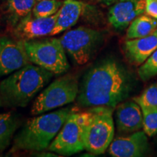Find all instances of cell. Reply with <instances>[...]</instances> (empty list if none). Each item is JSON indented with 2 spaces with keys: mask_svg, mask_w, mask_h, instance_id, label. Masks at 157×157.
<instances>
[{
  "mask_svg": "<svg viewBox=\"0 0 157 157\" xmlns=\"http://www.w3.org/2000/svg\"><path fill=\"white\" fill-rule=\"evenodd\" d=\"M156 29L157 19L148 15H140L129 24L127 31V38H142L152 34Z\"/></svg>",
  "mask_w": 157,
  "mask_h": 157,
  "instance_id": "obj_17",
  "label": "cell"
},
{
  "mask_svg": "<svg viewBox=\"0 0 157 157\" xmlns=\"http://www.w3.org/2000/svg\"><path fill=\"white\" fill-rule=\"evenodd\" d=\"M146 1V15L157 19V0H145Z\"/></svg>",
  "mask_w": 157,
  "mask_h": 157,
  "instance_id": "obj_23",
  "label": "cell"
},
{
  "mask_svg": "<svg viewBox=\"0 0 157 157\" xmlns=\"http://www.w3.org/2000/svg\"><path fill=\"white\" fill-rule=\"evenodd\" d=\"M137 73L144 82L148 81L150 78L157 75V49L140 66Z\"/></svg>",
  "mask_w": 157,
  "mask_h": 157,
  "instance_id": "obj_21",
  "label": "cell"
},
{
  "mask_svg": "<svg viewBox=\"0 0 157 157\" xmlns=\"http://www.w3.org/2000/svg\"><path fill=\"white\" fill-rule=\"evenodd\" d=\"M71 112L69 109H62L30 119L15 136L11 151L48 148Z\"/></svg>",
  "mask_w": 157,
  "mask_h": 157,
  "instance_id": "obj_3",
  "label": "cell"
},
{
  "mask_svg": "<svg viewBox=\"0 0 157 157\" xmlns=\"http://www.w3.org/2000/svg\"><path fill=\"white\" fill-rule=\"evenodd\" d=\"M84 112L72 111L48 149L62 156H71L85 150L83 140Z\"/></svg>",
  "mask_w": 157,
  "mask_h": 157,
  "instance_id": "obj_8",
  "label": "cell"
},
{
  "mask_svg": "<svg viewBox=\"0 0 157 157\" xmlns=\"http://www.w3.org/2000/svg\"><path fill=\"white\" fill-rule=\"evenodd\" d=\"M157 49V29L142 38L127 39L123 50L127 60L135 66H141Z\"/></svg>",
  "mask_w": 157,
  "mask_h": 157,
  "instance_id": "obj_14",
  "label": "cell"
},
{
  "mask_svg": "<svg viewBox=\"0 0 157 157\" xmlns=\"http://www.w3.org/2000/svg\"><path fill=\"white\" fill-rule=\"evenodd\" d=\"M145 11V0H118L109 10V22L114 29L122 30Z\"/></svg>",
  "mask_w": 157,
  "mask_h": 157,
  "instance_id": "obj_12",
  "label": "cell"
},
{
  "mask_svg": "<svg viewBox=\"0 0 157 157\" xmlns=\"http://www.w3.org/2000/svg\"><path fill=\"white\" fill-rule=\"evenodd\" d=\"M142 111L157 109V82L146 88L140 95L133 98Z\"/></svg>",
  "mask_w": 157,
  "mask_h": 157,
  "instance_id": "obj_20",
  "label": "cell"
},
{
  "mask_svg": "<svg viewBox=\"0 0 157 157\" xmlns=\"http://www.w3.org/2000/svg\"><path fill=\"white\" fill-rule=\"evenodd\" d=\"M0 17H1V13H0Z\"/></svg>",
  "mask_w": 157,
  "mask_h": 157,
  "instance_id": "obj_26",
  "label": "cell"
},
{
  "mask_svg": "<svg viewBox=\"0 0 157 157\" xmlns=\"http://www.w3.org/2000/svg\"><path fill=\"white\" fill-rule=\"evenodd\" d=\"M148 149V135L144 131H137L124 137L113 138L108 148L113 157H139Z\"/></svg>",
  "mask_w": 157,
  "mask_h": 157,
  "instance_id": "obj_11",
  "label": "cell"
},
{
  "mask_svg": "<svg viewBox=\"0 0 157 157\" xmlns=\"http://www.w3.org/2000/svg\"><path fill=\"white\" fill-rule=\"evenodd\" d=\"M54 74L40 66L27 64L0 82L2 105L25 107L49 83Z\"/></svg>",
  "mask_w": 157,
  "mask_h": 157,
  "instance_id": "obj_2",
  "label": "cell"
},
{
  "mask_svg": "<svg viewBox=\"0 0 157 157\" xmlns=\"http://www.w3.org/2000/svg\"><path fill=\"white\" fill-rule=\"evenodd\" d=\"M66 52L78 65L90 61L103 40L101 31L87 27H78L66 32L60 37Z\"/></svg>",
  "mask_w": 157,
  "mask_h": 157,
  "instance_id": "obj_7",
  "label": "cell"
},
{
  "mask_svg": "<svg viewBox=\"0 0 157 157\" xmlns=\"http://www.w3.org/2000/svg\"><path fill=\"white\" fill-rule=\"evenodd\" d=\"M63 5L61 0H39L32 10L36 17H47L56 14Z\"/></svg>",
  "mask_w": 157,
  "mask_h": 157,
  "instance_id": "obj_19",
  "label": "cell"
},
{
  "mask_svg": "<svg viewBox=\"0 0 157 157\" xmlns=\"http://www.w3.org/2000/svg\"><path fill=\"white\" fill-rule=\"evenodd\" d=\"M85 5L78 0H65L60 9L53 30L50 36H52L63 32L76 23L83 13Z\"/></svg>",
  "mask_w": 157,
  "mask_h": 157,
  "instance_id": "obj_15",
  "label": "cell"
},
{
  "mask_svg": "<svg viewBox=\"0 0 157 157\" xmlns=\"http://www.w3.org/2000/svg\"><path fill=\"white\" fill-rule=\"evenodd\" d=\"M29 63L23 40L0 36V77L11 74Z\"/></svg>",
  "mask_w": 157,
  "mask_h": 157,
  "instance_id": "obj_9",
  "label": "cell"
},
{
  "mask_svg": "<svg viewBox=\"0 0 157 157\" xmlns=\"http://www.w3.org/2000/svg\"><path fill=\"white\" fill-rule=\"evenodd\" d=\"M113 109L92 107L84 111L83 140L85 150L93 154L105 152L114 137Z\"/></svg>",
  "mask_w": 157,
  "mask_h": 157,
  "instance_id": "obj_4",
  "label": "cell"
},
{
  "mask_svg": "<svg viewBox=\"0 0 157 157\" xmlns=\"http://www.w3.org/2000/svg\"><path fill=\"white\" fill-rule=\"evenodd\" d=\"M19 125V119L12 113H0V153L10 146Z\"/></svg>",
  "mask_w": 157,
  "mask_h": 157,
  "instance_id": "obj_18",
  "label": "cell"
},
{
  "mask_svg": "<svg viewBox=\"0 0 157 157\" xmlns=\"http://www.w3.org/2000/svg\"><path fill=\"white\" fill-rule=\"evenodd\" d=\"M59 11L56 14L47 17H36L32 13L23 17L12 29L15 38L20 40H31L50 36L56 25Z\"/></svg>",
  "mask_w": 157,
  "mask_h": 157,
  "instance_id": "obj_10",
  "label": "cell"
},
{
  "mask_svg": "<svg viewBox=\"0 0 157 157\" xmlns=\"http://www.w3.org/2000/svg\"><path fill=\"white\" fill-rule=\"evenodd\" d=\"M79 87L77 76L66 74L52 82L41 92L31 109L32 115H39L72 103L77 98Z\"/></svg>",
  "mask_w": 157,
  "mask_h": 157,
  "instance_id": "obj_6",
  "label": "cell"
},
{
  "mask_svg": "<svg viewBox=\"0 0 157 157\" xmlns=\"http://www.w3.org/2000/svg\"><path fill=\"white\" fill-rule=\"evenodd\" d=\"M37 0H5L7 22L11 29L23 17L32 13Z\"/></svg>",
  "mask_w": 157,
  "mask_h": 157,
  "instance_id": "obj_16",
  "label": "cell"
},
{
  "mask_svg": "<svg viewBox=\"0 0 157 157\" xmlns=\"http://www.w3.org/2000/svg\"><path fill=\"white\" fill-rule=\"evenodd\" d=\"M116 108V125L119 133L131 134L143 128L142 110L135 101H123Z\"/></svg>",
  "mask_w": 157,
  "mask_h": 157,
  "instance_id": "obj_13",
  "label": "cell"
},
{
  "mask_svg": "<svg viewBox=\"0 0 157 157\" xmlns=\"http://www.w3.org/2000/svg\"><path fill=\"white\" fill-rule=\"evenodd\" d=\"M30 63L60 75L69 68L66 50L60 38L23 41Z\"/></svg>",
  "mask_w": 157,
  "mask_h": 157,
  "instance_id": "obj_5",
  "label": "cell"
},
{
  "mask_svg": "<svg viewBox=\"0 0 157 157\" xmlns=\"http://www.w3.org/2000/svg\"><path fill=\"white\" fill-rule=\"evenodd\" d=\"M143 131L148 137L157 134V109L142 111Z\"/></svg>",
  "mask_w": 157,
  "mask_h": 157,
  "instance_id": "obj_22",
  "label": "cell"
},
{
  "mask_svg": "<svg viewBox=\"0 0 157 157\" xmlns=\"http://www.w3.org/2000/svg\"><path fill=\"white\" fill-rule=\"evenodd\" d=\"M98 1L101 2L104 5H111V4L114 3L115 2H117V0H98Z\"/></svg>",
  "mask_w": 157,
  "mask_h": 157,
  "instance_id": "obj_24",
  "label": "cell"
},
{
  "mask_svg": "<svg viewBox=\"0 0 157 157\" xmlns=\"http://www.w3.org/2000/svg\"><path fill=\"white\" fill-rule=\"evenodd\" d=\"M130 87V78L124 68L115 60H105L84 76L77 103L83 107L113 109L127 98Z\"/></svg>",
  "mask_w": 157,
  "mask_h": 157,
  "instance_id": "obj_1",
  "label": "cell"
},
{
  "mask_svg": "<svg viewBox=\"0 0 157 157\" xmlns=\"http://www.w3.org/2000/svg\"><path fill=\"white\" fill-rule=\"evenodd\" d=\"M2 105V100H1V97H0V106Z\"/></svg>",
  "mask_w": 157,
  "mask_h": 157,
  "instance_id": "obj_25",
  "label": "cell"
},
{
  "mask_svg": "<svg viewBox=\"0 0 157 157\" xmlns=\"http://www.w3.org/2000/svg\"><path fill=\"white\" fill-rule=\"evenodd\" d=\"M37 1H39V0H37Z\"/></svg>",
  "mask_w": 157,
  "mask_h": 157,
  "instance_id": "obj_27",
  "label": "cell"
}]
</instances>
